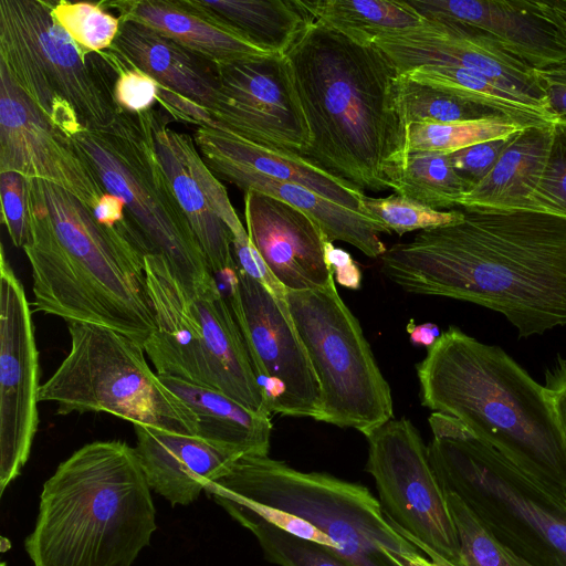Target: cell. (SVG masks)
<instances>
[{"label":"cell","mask_w":566,"mask_h":566,"mask_svg":"<svg viewBox=\"0 0 566 566\" xmlns=\"http://www.w3.org/2000/svg\"><path fill=\"white\" fill-rule=\"evenodd\" d=\"M461 221L420 231L380 256L403 291L503 314L520 337L566 325V218L461 208Z\"/></svg>","instance_id":"obj_1"},{"label":"cell","mask_w":566,"mask_h":566,"mask_svg":"<svg viewBox=\"0 0 566 566\" xmlns=\"http://www.w3.org/2000/svg\"><path fill=\"white\" fill-rule=\"evenodd\" d=\"M284 55L311 135L302 158L364 192H397L410 149L394 62L317 21Z\"/></svg>","instance_id":"obj_2"},{"label":"cell","mask_w":566,"mask_h":566,"mask_svg":"<svg viewBox=\"0 0 566 566\" xmlns=\"http://www.w3.org/2000/svg\"><path fill=\"white\" fill-rule=\"evenodd\" d=\"M32 312L106 326L144 347L156 331L147 289L149 248L127 219L101 224L63 188L29 179Z\"/></svg>","instance_id":"obj_3"},{"label":"cell","mask_w":566,"mask_h":566,"mask_svg":"<svg viewBox=\"0 0 566 566\" xmlns=\"http://www.w3.org/2000/svg\"><path fill=\"white\" fill-rule=\"evenodd\" d=\"M417 375L422 406L455 418L528 474L566 491V446L546 388L501 347L451 326Z\"/></svg>","instance_id":"obj_4"},{"label":"cell","mask_w":566,"mask_h":566,"mask_svg":"<svg viewBox=\"0 0 566 566\" xmlns=\"http://www.w3.org/2000/svg\"><path fill=\"white\" fill-rule=\"evenodd\" d=\"M135 448L93 441L44 482L24 548L33 566H132L157 528Z\"/></svg>","instance_id":"obj_5"},{"label":"cell","mask_w":566,"mask_h":566,"mask_svg":"<svg viewBox=\"0 0 566 566\" xmlns=\"http://www.w3.org/2000/svg\"><path fill=\"white\" fill-rule=\"evenodd\" d=\"M429 424L428 458L442 490L531 565L566 566V491L528 474L453 417L432 412Z\"/></svg>","instance_id":"obj_6"},{"label":"cell","mask_w":566,"mask_h":566,"mask_svg":"<svg viewBox=\"0 0 566 566\" xmlns=\"http://www.w3.org/2000/svg\"><path fill=\"white\" fill-rule=\"evenodd\" d=\"M53 1H0V69L57 129L74 136L112 123L123 109L116 74L99 52H87L57 24Z\"/></svg>","instance_id":"obj_7"},{"label":"cell","mask_w":566,"mask_h":566,"mask_svg":"<svg viewBox=\"0 0 566 566\" xmlns=\"http://www.w3.org/2000/svg\"><path fill=\"white\" fill-rule=\"evenodd\" d=\"M206 492L239 496L304 518L327 534L354 566H398L392 555L419 549L388 521L364 485L327 473L298 471L269 455L237 459Z\"/></svg>","instance_id":"obj_8"},{"label":"cell","mask_w":566,"mask_h":566,"mask_svg":"<svg viewBox=\"0 0 566 566\" xmlns=\"http://www.w3.org/2000/svg\"><path fill=\"white\" fill-rule=\"evenodd\" d=\"M71 346L41 385L57 415L105 412L133 424L198 436L195 412L150 369L144 347L106 326L71 322Z\"/></svg>","instance_id":"obj_9"},{"label":"cell","mask_w":566,"mask_h":566,"mask_svg":"<svg viewBox=\"0 0 566 566\" xmlns=\"http://www.w3.org/2000/svg\"><path fill=\"white\" fill-rule=\"evenodd\" d=\"M72 137L105 191L124 201L150 253L163 254L189 292L213 276L159 159L149 109L120 111L107 126L84 128Z\"/></svg>","instance_id":"obj_10"},{"label":"cell","mask_w":566,"mask_h":566,"mask_svg":"<svg viewBox=\"0 0 566 566\" xmlns=\"http://www.w3.org/2000/svg\"><path fill=\"white\" fill-rule=\"evenodd\" d=\"M286 303L318 380L321 421L367 437L391 420L389 385L335 280L321 289L287 291Z\"/></svg>","instance_id":"obj_11"},{"label":"cell","mask_w":566,"mask_h":566,"mask_svg":"<svg viewBox=\"0 0 566 566\" xmlns=\"http://www.w3.org/2000/svg\"><path fill=\"white\" fill-rule=\"evenodd\" d=\"M366 438V470L390 524L417 548L460 566L457 528L417 428L408 419H391Z\"/></svg>","instance_id":"obj_12"},{"label":"cell","mask_w":566,"mask_h":566,"mask_svg":"<svg viewBox=\"0 0 566 566\" xmlns=\"http://www.w3.org/2000/svg\"><path fill=\"white\" fill-rule=\"evenodd\" d=\"M228 281L229 304L271 412L321 421L318 380L286 301L238 268Z\"/></svg>","instance_id":"obj_13"},{"label":"cell","mask_w":566,"mask_h":566,"mask_svg":"<svg viewBox=\"0 0 566 566\" xmlns=\"http://www.w3.org/2000/svg\"><path fill=\"white\" fill-rule=\"evenodd\" d=\"M214 71L218 93L208 126L302 157L311 135L285 55L256 56Z\"/></svg>","instance_id":"obj_14"},{"label":"cell","mask_w":566,"mask_h":566,"mask_svg":"<svg viewBox=\"0 0 566 566\" xmlns=\"http://www.w3.org/2000/svg\"><path fill=\"white\" fill-rule=\"evenodd\" d=\"M32 307L0 252V494L29 460L38 430L39 350Z\"/></svg>","instance_id":"obj_15"},{"label":"cell","mask_w":566,"mask_h":566,"mask_svg":"<svg viewBox=\"0 0 566 566\" xmlns=\"http://www.w3.org/2000/svg\"><path fill=\"white\" fill-rule=\"evenodd\" d=\"M56 185L93 209L106 193L75 139L54 127L0 69V172Z\"/></svg>","instance_id":"obj_16"},{"label":"cell","mask_w":566,"mask_h":566,"mask_svg":"<svg viewBox=\"0 0 566 566\" xmlns=\"http://www.w3.org/2000/svg\"><path fill=\"white\" fill-rule=\"evenodd\" d=\"M373 44L394 62L400 74L426 65L468 69L553 115L535 69L471 25L424 19L408 31L382 34Z\"/></svg>","instance_id":"obj_17"},{"label":"cell","mask_w":566,"mask_h":566,"mask_svg":"<svg viewBox=\"0 0 566 566\" xmlns=\"http://www.w3.org/2000/svg\"><path fill=\"white\" fill-rule=\"evenodd\" d=\"M149 119L159 159L212 273L229 277L237 270L232 234L245 229L226 187L203 161L192 136L169 127V118L154 108Z\"/></svg>","instance_id":"obj_18"},{"label":"cell","mask_w":566,"mask_h":566,"mask_svg":"<svg viewBox=\"0 0 566 566\" xmlns=\"http://www.w3.org/2000/svg\"><path fill=\"white\" fill-rule=\"evenodd\" d=\"M243 199L249 238L286 291L321 289L334 280L325 259L327 239L308 216L255 190H245Z\"/></svg>","instance_id":"obj_19"},{"label":"cell","mask_w":566,"mask_h":566,"mask_svg":"<svg viewBox=\"0 0 566 566\" xmlns=\"http://www.w3.org/2000/svg\"><path fill=\"white\" fill-rule=\"evenodd\" d=\"M145 272L156 331L144 349L156 374L212 388L202 326L192 295L163 254L147 253Z\"/></svg>","instance_id":"obj_20"},{"label":"cell","mask_w":566,"mask_h":566,"mask_svg":"<svg viewBox=\"0 0 566 566\" xmlns=\"http://www.w3.org/2000/svg\"><path fill=\"white\" fill-rule=\"evenodd\" d=\"M427 20H449L484 32L535 70L566 63V36L526 0H407Z\"/></svg>","instance_id":"obj_21"},{"label":"cell","mask_w":566,"mask_h":566,"mask_svg":"<svg viewBox=\"0 0 566 566\" xmlns=\"http://www.w3.org/2000/svg\"><path fill=\"white\" fill-rule=\"evenodd\" d=\"M120 21L146 25L214 69L269 55L200 0L103 1Z\"/></svg>","instance_id":"obj_22"},{"label":"cell","mask_w":566,"mask_h":566,"mask_svg":"<svg viewBox=\"0 0 566 566\" xmlns=\"http://www.w3.org/2000/svg\"><path fill=\"white\" fill-rule=\"evenodd\" d=\"M135 451L149 488L172 506L195 502L240 457L207 440L134 424Z\"/></svg>","instance_id":"obj_23"},{"label":"cell","mask_w":566,"mask_h":566,"mask_svg":"<svg viewBox=\"0 0 566 566\" xmlns=\"http://www.w3.org/2000/svg\"><path fill=\"white\" fill-rule=\"evenodd\" d=\"M189 293L202 326L212 388L256 413L271 417L240 327L214 276Z\"/></svg>","instance_id":"obj_24"},{"label":"cell","mask_w":566,"mask_h":566,"mask_svg":"<svg viewBox=\"0 0 566 566\" xmlns=\"http://www.w3.org/2000/svg\"><path fill=\"white\" fill-rule=\"evenodd\" d=\"M201 156L219 179L235 185L243 192L250 189L263 192L300 209L319 227L328 241L349 243L369 258L381 256L387 251L379 233L391 232L371 217L337 205L303 186L272 179L218 156Z\"/></svg>","instance_id":"obj_25"},{"label":"cell","mask_w":566,"mask_h":566,"mask_svg":"<svg viewBox=\"0 0 566 566\" xmlns=\"http://www.w3.org/2000/svg\"><path fill=\"white\" fill-rule=\"evenodd\" d=\"M128 65L151 76L161 93H174L209 111L218 93L214 67L174 40L132 21H120L108 49Z\"/></svg>","instance_id":"obj_26"},{"label":"cell","mask_w":566,"mask_h":566,"mask_svg":"<svg viewBox=\"0 0 566 566\" xmlns=\"http://www.w3.org/2000/svg\"><path fill=\"white\" fill-rule=\"evenodd\" d=\"M193 139L201 155L218 156L272 179L303 186L337 205L365 213L363 190L300 156L264 148L218 126L197 127Z\"/></svg>","instance_id":"obj_27"},{"label":"cell","mask_w":566,"mask_h":566,"mask_svg":"<svg viewBox=\"0 0 566 566\" xmlns=\"http://www.w3.org/2000/svg\"><path fill=\"white\" fill-rule=\"evenodd\" d=\"M553 126H530L517 132L491 171L462 197L459 207L531 210L547 164Z\"/></svg>","instance_id":"obj_28"},{"label":"cell","mask_w":566,"mask_h":566,"mask_svg":"<svg viewBox=\"0 0 566 566\" xmlns=\"http://www.w3.org/2000/svg\"><path fill=\"white\" fill-rule=\"evenodd\" d=\"M198 418V437L238 457L269 455L271 417L256 413L223 392L158 375Z\"/></svg>","instance_id":"obj_29"},{"label":"cell","mask_w":566,"mask_h":566,"mask_svg":"<svg viewBox=\"0 0 566 566\" xmlns=\"http://www.w3.org/2000/svg\"><path fill=\"white\" fill-rule=\"evenodd\" d=\"M252 44L284 55L298 34L314 21L302 0H200Z\"/></svg>","instance_id":"obj_30"},{"label":"cell","mask_w":566,"mask_h":566,"mask_svg":"<svg viewBox=\"0 0 566 566\" xmlns=\"http://www.w3.org/2000/svg\"><path fill=\"white\" fill-rule=\"evenodd\" d=\"M408 78L489 107L525 128L553 126L558 119L514 95L481 73L450 65H426L402 73Z\"/></svg>","instance_id":"obj_31"},{"label":"cell","mask_w":566,"mask_h":566,"mask_svg":"<svg viewBox=\"0 0 566 566\" xmlns=\"http://www.w3.org/2000/svg\"><path fill=\"white\" fill-rule=\"evenodd\" d=\"M302 3L314 21L366 44L424 21L407 0H302Z\"/></svg>","instance_id":"obj_32"},{"label":"cell","mask_w":566,"mask_h":566,"mask_svg":"<svg viewBox=\"0 0 566 566\" xmlns=\"http://www.w3.org/2000/svg\"><path fill=\"white\" fill-rule=\"evenodd\" d=\"M470 189L453 169L449 154L412 151L395 193L439 210L459 207Z\"/></svg>","instance_id":"obj_33"},{"label":"cell","mask_w":566,"mask_h":566,"mask_svg":"<svg viewBox=\"0 0 566 566\" xmlns=\"http://www.w3.org/2000/svg\"><path fill=\"white\" fill-rule=\"evenodd\" d=\"M523 127L501 117L409 125V149L451 154L469 146L512 136Z\"/></svg>","instance_id":"obj_34"},{"label":"cell","mask_w":566,"mask_h":566,"mask_svg":"<svg viewBox=\"0 0 566 566\" xmlns=\"http://www.w3.org/2000/svg\"><path fill=\"white\" fill-rule=\"evenodd\" d=\"M400 102L408 126L418 123H454L493 117L505 118L489 107L415 82L403 74L400 75Z\"/></svg>","instance_id":"obj_35"},{"label":"cell","mask_w":566,"mask_h":566,"mask_svg":"<svg viewBox=\"0 0 566 566\" xmlns=\"http://www.w3.org/2000/svg\"><path fill=\"white\" fill-rule=\"evenodd\" d=\"M231 517L254 535L265 559L277 566H354L327 546L295 537L251 515Z\"/></svg>","instance_id":"obj_36"},{"label":"cell","mask_w":566,"mask_h":566,"mask_svg":"<svg viewBox=\"0 0 566 566\" xmlns=\"http://www.w3.org/2000/svg\"><path fill=\"white\" fill-rule=\"evenodd\" d=\"M443 492L460 542V566H533L500 543L455 494Z\"/></svg>","instance_id":"obj_37"},{"label":"cell","mask_w":566,"mask_h":566,"mask_svg":"<svg viewBox=\"0 0 566 566\" xmlns=\"http://www.w3.org/2000/svg\"><path fill=\"white\" fill-rule=\"evenodd\" d=\"M52 17L85 51L102 52L114 43L120 19L112 14L103 2L52 3Z\"/></svg>","instance_id":"obj_38"},{"label":"cell","mask_w":566,"mask_h":566,"mask_svg":"<svg viewBox=\"0 0 566 566\" xmlns=\"http://www.w3.org/2000/svg\"><path fill=\"white\" fill-rule=\"evenodd\" d=\"M363 208L367 216L398 235L453 224L463 218L461 208L449 211L436 210L397 193L382 198L365 196Z\"/></svg>","instance_id":"obj_39"},{"label":"cell","mask_w":566,"mask_h":566,"mask_svg":"<svg viewBox=\"0 0 566 566\" xmlns=\"http://www.w3.org/2000/svg\"><path fill=\"white\" fill-rule=\"evenodd\" d=\"M531 210L566 218V120L553 126V139L543 177Z\"/></svg>","instance_id":"obj_40"},{"label":"cell","mask_w":566,"mask_h":566,"mask_svg":"<svg viewBox=\"0 0 566 566\" xmlns=\"http://www.w3.org/2000/svg\"><path fill=\"white\" fill-rule=\"evenodd\" d=\"M116 74L114 97L120 109L140 113L153 108L159 98V86L147 73L128 65L109 50L99 52Z\"/></svg>","instance_id":"obj_41"},{"label":"cell","mask_w":566,"mask_h":566,"mask_svg":"<svg viewBox=\"0 0 566 566\" xmlns=\"http://www.w3.org/2000/svg\"><path fill=\"white\" fill-rule=\"evenodd\" d=\"M1 222L12 244L23 249L30 235L29 179L7 171L0 172Z\"/></svg>","instance_id":"obj_42"},{"label":"cell","mask_w":566,"mask_h":566,"mask_svg":"<svg viewBox=\"0 0 566 566\" xmlns=\"http://www.w3.org/2000/svg\"><path fill=\"white\" fill-rule=\"evenodd\" d=\"M514 135L479 143L449 154L453 169L473 188L491 171Z\"/></svg>","instance_id":"obj_43"},{"label":"cell","mask_w":566,"mask_h":566,"mask_svg":"<svg viewBox=\"0 0 566 566\" xmlns=\"http://www.w3.org/2000/svg\"><path fill=\"white\" fill-rule=\"evenodd\" d=\"M232 251L239 270L264 285L275 297L286 301L287 291L275 279L252 244L247 229L232 234Z\"/></svg>","instance_id":"obj_44"},{"label":"cell","mask_w":566,"mask_h":566,"mask_svg":"<svg viewBox=\"0 0 566 566\" xmlns=\"http://www.w3.org/2000/svg\"><path fill=\"white\" fill-rule=\"evenodd\" d=\"M543 85L549 109L558 120H566V63L535 70Z\"/></svg>","instance_id":"obj_45"},{"label":"cell","mask_w":566,"mask_h":566,"mask_svg":"<svg viewBox=\"0 0 566 566\" xmlns=\"http://www.w3.org/2000/svg\"><path fill=\"white\" fill-rule=\"evenodd\" d=\"M545 388L566 446V358L559 357L556 366L546 373Z\"/></svg>","instance_id":"obj_46"},{"label":"cell","mask_w":566,"mask_h":566,"mask_svg":"<svg viewBox=\"0 0 566 566\" xmlns=\"http://www.w3.org/2000/svg\"><path fill=\"white\" fill-rule=\"evenodd\" d=\"M326 262L336 280L343 287L358 290L361 283V272L352 255L343 249L336 248L326 240L324 244Z\"/></svg>","instance_id":"obj_47"},{"label":"cell","mask_w":566,"mask_h":566,"mask_svg":"<svg viewBox=\"0 0 566 566\" xmlns=\"http://www.w3.org/2000/svg\"><path fill=\"white\" fill-rule=\"evenodd\" d=\"M95 219L104 226L115 227L127 218L124 201L112 193H104L93 208Z\"/></svg>","instance_id":"obj_48"},{"label":"cell","mask_w":566,"mask_h":566,"mask_svg":"<svg viewBox=\"0 0 566 566\" xmlns=\"http://www.w3.org/2000/svg\"><path fill=\"white\" fill-rule=\"evenodd\" d=\"M418 549L424 553L428 558L420 555V553H403L398 556L392 555V559L398 566H455L427 547H418Z\"/></svg>","instance_id":"obj_49"},{"label":"cell","mask_w":566,"mask_h":566,"mask_svg":"<svg viewBox=\"0 0 566 566\" xmlns=\"http://www.w3.org/2000/svg\"><path fill=\"white\" fill-rule=\"evenodd\" d=\"M407 331L412 344L427 346L428 348L431 347L441 335L439 327L433 323L415 325L411 321L407 326Z\"/></svg>","instance_id":"obj_50"},{"label":"cell","mask_w":566,"mask_h":566,"mask_svg":"<svg viewBox=\"0 0 566 566\" xmlns=\"http://www.w3.org/2000/svg\"><path fill=\"white\" fill-rule=\"evenodd\" d=\"M559 1H560L562 6H563L564 8H566V0H559Z\"/></svg>","instance_id":"obj_51"},{"label":"cell","mask_w":566,"mask_h":566,"mask_svg":"<svg viewBox=\"0 0 566 566\" xmlns=\"http://www.w3.org/2000/svg\"><path fill=\"white\" fill-rule=\"evenodd\" d=\"M0 566H8L6 562H2Z\"/></svg>","instance_id":"obj_52"}]
</instances>
